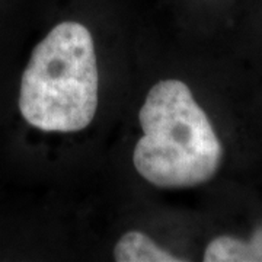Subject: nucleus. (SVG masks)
I'll list each match as a JSON object with an SVG mask.
<instances>
[{
  "label": "nucleus",
  "instance_id": "nucleus-2",
  "mask_svg": "<svg viewBox=\"0 0 262 262\" xmlns=\"http://www.w3.org/2000/svg\"><path fill=\"white\" fill-rule=\"evenodd\" d=\"M94 39L79 22H61L34 48L22 75L19 111L42 131L86 128L98 108Z\"/></svg>",
  "mask_w": 262,
  "mask_h": 262
},
{
  "label": "nucleus",
  "instance_id": "nucleus-1",
  "mask_svg": "<svg viewBox=\"0 0 262 262\" xmlns=\"http://www.w3.org/2000/svg\"><path fill=\"white\" fill-rule=\"evenodd\" d=\"M143 137L133 162L137 172L160 188L204 184L219 170L223 149L207 114L181 80H160L139 114Z\"/></svg>",
  "mask_w": 262,
  "mask_h": 262
},
{
  "label": "nucleus",
  "instance_id": "nucleus-3",
  "mask_svg": "<svg viewBox=\"0 0 262 262\" xmlns=\"http://www.w3.org/2000/svg\"><path fill=\"white\" fill-rule=\"evenodd\" d=\"M114 258L117 262H179L184 261L163 251L149 236L141 232H128L115 245Z\"/></svg>",
  "mask_w": 262,
  "mask_h": 262
},
{
  "label": "nucleus",
  "instance_id": "nucleus-4",
  "mask_svg": "<svg viewBox=\"0 0 262 262\" xmlns=\"http://www.w3.org/2000/svg\"><path fill=\"white\" fill-rule=\"evenodd\" d=\"M206 262L262 261V232L255 234L251 242L230 236H220L211 241L204 252Z\"/></svg>",
  "mask_w": 262,
  "mask_h": 262
}]
</instances>
